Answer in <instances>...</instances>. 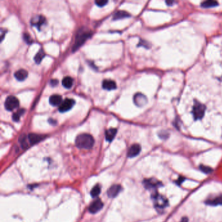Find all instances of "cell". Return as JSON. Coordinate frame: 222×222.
Wrapping results in <instances>:
<instances>
[{
    "label": "cell",
    "mask_w": 222,
    "mask_h": 222,
    "mask_svg": "<svg viewBox=\"0 0 222 222\" xmlns=\"http://www.w3.org/2000/svg\"><path fill=\"white\" fill-rule=\"evenodd\" d=\"M19 142L23 149H26L28 147V143L27 142V137L24 134L21 135L19 138Z\"/></svg>",
    "instance_id": "obj_25"
},
{
    "label": "cell",
    "mask_w": 222,
    "mask_h": 222,
    "mask_svg": "<svg viewBox=\"0 0 222 222\" xmlns=\"http://www.w3.org/2000/svg\"><path fill=\"white\" fill-rule=\"evenodd\" d=\"M75 143L79 149H90L95 143V140L92 136L89 134H81L76 138Z\"/></svg>",
    "instance_id": "obj_1"
},
{
    "label": "cell",
    "mask_w": 222,
    "mask_h": 222,
    "mask_svg": "<svg viewBox=\"0 0 222 222\" xmlns=\"http://www.w3.org/2000/svg\"><path fill=\"white\" fill-rule=\"evenodd\" d=\"M91 36V32L88 30H85V29L82 28L79 30L76 36L75 43L72 46V51H76L80 46L84 44L86 40Z\"/></svg>",
    "instance_id": "obj_2"
},
{
    "label": "cell",
    "mask_w": 222,
    "mask_h": 222,
    "mask_svg": "<svg viewBox=\"0 0 222 222\" xmlns=\"http://www.w3.org/2000/svg\"><path fill=\"white\" fill-rule=\"evenodd\" d=\"M5 108L7 111H13L19 106V101L14 96H9L5 101Z\"/></svg>",
    "instance_id": "obj_5"
},
{
    "label": "cell",
    "mask_w": 222,
    "mask_h": 222,
    "mask_svg": "<svg viewBox=\"0 0 222 222\" xmlns=\"http://www.w3.org/2000/svg\"><path fill=\"white\" fill-rule=\"evenodd\" d=\"M24 39H25L26 42L27 43L30 44V43H32V40H31V39L30 35H29L28 33H26L24 34Z\"/></svg>",
    "instance_id": "obj_28"
},
{
    "label": "cell",
    "mask_w": 222,
    "mask_h": 222,
    "mask_svg": "<svg viewBox=\"0 0 222 222\" xmlns=\"http://www.w3.org/2000/svg\"><path fill=\"white\" fill-rule=\"evenodd\" d=\"M5 33H6V32H5V31H3V30H2V31H1V37H2V40H2V41L3 39V37L5 36Z\"/></svg>",
    "instance_id": "obj_36"
},
{
    "label": "cell",
    "mask_w": 222,
    "mask_h": 222,
    "mask_svg": "<svg viewBox=\"0 0 222 222\" xmlns=\"http://www.w3.org/2000/svg\"><path fill=\"white\" fill-rule=\"evenodd\" d=\"M25 112H26V110L24 108L20 109L17 111L16 113H14L13 115V120L14 122H18L19 120H20V117L22 116L25 113Z\"/></svg>",
    "instance_id": "obj_23"
},
{
    "label": "cell",
    "mask_w": 222,
    "mask_h": 222,
    "mask_svg": "<svg viewBox=\"0 0 222 222\" xmlns=\"http://www.w3.org/2000/svg\"><path fill=\"white\" fill-rule=\"evenodd\" d=\"M159 136L162 139H167L169 137V134L166 131H162L159 134Z\"/></svg>",
    "instance_id": "obj_29"
},
{
    "label": "cell",
    "mask_w": 222,
    "mask_h": 222,
    "mask_svg": "<svg viewBox=\"0 0 222 222\" xmlns=\"http://www.w3.org/2000/svg\"><path fill=\"white\" fill-rule=\"evenodd\" d=\"M141 146L139 144H134L131 146L128 151V156L129 158L136 157L139 154L140 152H141Z\"/></svg>",
    "instance_id": "obj_10"
},
{
    "label": "cell",
    "mask_w": 222,
    "mask_h": 222,
    "mask_svg": "<svg viewBox=\"0 0 222 222\" xmlns=\"http://www.w3.org/2000/svg\"><path fill=\"white\" fill-rule=\"evenodd\" d=\"M134 102L136 106L142 107L147 103V98L142 93H136L134 97Z\"/></svg>",
    "instance_id": "obj_8"
},
{
    "label": "cell",
    "mask_w": 222,
    "mask_h": 222,
    "mask_svg": "<svg viewBox=\"0 0 222 222\" xmlns=\"http://www.w3.org/2000/svg\"><path fill=\"white\" fill-rule=\"evenodd\" d=\"M49 122H50V124H51V125H56V123H57V122H56V120H54V119H49Z\"/></svg>",
    "instance_id": "obj_33"
},
{
    "label": "cell",
    "mask_w": 222,
    "mask_h": 222,
    "mask_svg": "<svg viewBox=\"0 0 222 222\" xmlns=\"http://www.w3.org/2000/svg\"><path fill=\"white\" fill-rule=\"evenodd\" d=\"M184 180H185L184 177H182V176H180V177L178 178V179L176 180V182H175V183H176L177 184H178L179 186H180L181 184H182V183L184 182Z\"/></svg>",
    "instance_id": "obj_31"
},
{
    "label": "cell",
    "mask_w": 222,
    "mask_h": 222,
    "mask_svg": "<svg viewBox=\"0 0 222 222\" xmlns=\"http://www.w3.org/2000/svg\"><path fill=\"white\" fill-rule=\"evenodd\" d=\"M121 186L119 184H115L111 186L107 191V194L109 197H115L121 191Z\"/></svg>",
    "instance_id": "obj_11"
},
{
    "label": "cell",
    "mask_w": 222,
    "mask_h": 222,
    "mask_svg": "<svg viewBox=\"0 0 222 222\" xmlns=\"http://www.w3.org/2000/svg\"><path fill=\"white\" fill-rule=\"evenodd\" d=\"M44 56H45V53H44L43 49H40L38 51V53L35 55V56L34 60H35V61L36 63L39 64L40 62H41V61L43 60Z\"/></svg>",
    "instance_id": "obj_22"
},
{
    "label": "cell",
    "mask_w": 222,
    "mask_h": 222,
    "mask_svg": "<svg viewBox=\"0 0 222 222\" xmlns=\"http://www.w3.org/2000/svg\"><path fill=\"white\" fill-rule=\"evenodd\" d=\"M45 20H46L45 18L43 16L38 15L34 16L31 20V24L37 27L39 30H40V27L42 26L44 24Z\"/></svg>",
    "instance_id": "obj_12"
},
{
    "label": "cell",
    "mask_w": 222,
    "mask_h": 222,
    "mask_svg": "<svg viewBox=\"0 0 222 222\" xmlns=\"http://www.w3.org/2000/svg\"><path fill=\"white\" fill-rule=\"evenodd\" d=\"M63 102V99L61 95H51L49 98L50 104L53 106H60Z\"/></svg>",
    "instance_id": "obj_14"
},
{
    "label": "cell",
    "mask_w": 222,
    "mask_h": 222,
    "mask_svg": "<svg viewBox=\"0 0 222 222\" xmlns=\"http://www.w3.org/2000/svg\"><path fill=\"white\" fill-rule=\"evenodd\" d=\"M103 89L106 90H114L117 88L116 83L112 80H105L102 82Z\"/></svg>",
    "instance_id": "obj_16"
},
{
    "label": "cell",
    "mask_w": 222,
    "mask_h": 222,
    "mask_svg": "<svg viewBox=\"0 0 222 222\" xmlns=\"http://www.w3.org/2000/svg\"><path fill=\"white\" fill-rule=\"evenodd\" d=\"M205 204L210 206H218L222 205V195L216 197L213 199H210L205 201Z\"/></svg>",
    "instance_id": "obj_15"
},
{
    "label": "cell",
    "mask_w": 222,
    "mask_h": 222,
    "mask_svg": "<svg viewBox=\"0 0 222 222\" xmlns=\"http://www.w3.org/2000/svg\"><path fill=\"white\" fill-rule=\"evenodd\" d=\"M138 46H144L145 48H150L149 43H148L147 41H145V40H140V43Z\"/></svg>",
    "instance_id": "obj_30"
},
{
    "label": "cell",
    "mask_w": 222,
    "mask_h": 222,
    "mask_svg": "<svg viewBox=\"0 0 222 222\" xmlns=\"http://www.w3.org/2000/svg\"><path fill=\"white\" fill-rule=\"evenodd\" d=\"M28 76V72L25 69H20L14 73V77L18 81H24Z\"/></svg>",
    "instance_id": "obj_17"
},
{
    "label": "cell",
    "mask_w": 222,
    "mask_h": 222,
    "mask_svg": "<svg viewBox=\"0 0 222 222\" xmlns=\"http://www.w3.org/2000/svg\"><path fill=\"white\" fill-rule=\"evenodd\" d=\"M199 169L200 170L205 174H209L210 173L212 172V169L211 167H210L208 166H204V165H200L199 166Z\"/></svg>",
    "instance_id": "obj_26"
},
{
    "label": "cell",
    "mask_w": 222,
    "mask_h": 222,
    "mask_svg": "<svg viewBox=\"0 0 222 222\" xmlns=\"http://www.w3.org/2000/svg\"><path fill=\"white\" fill-rule=\"evenodd\" d=\"M57 84H58V80H57L54 79V80H51L50 81V85H51L52 87H55V86H56Z\"/></svg>",
    "instance_id": "obj_32"
},
{
    "label": "cell",
    "mask_w": 222,
    "mask_h": 222,
    "mask_svg": "<svg viewBox=\"0 0 222 222\" xmlns=\"http://www.w3.org/2000/svg\"><path fill=\"white\" fill-rule=\"evenodd\" d=\"M143 184L146 188L149 190L156 189L162 185V184L160 182V181L154 179H145L143 182Z\"/></svg>",
    "instance_id": "obj_7"
},
{
    "label": "cell",
    "mask_w": 222,
    "mask_h": 222,
    "mask_svg": "<svg viewBox=\"0 0 222 222\" xmlns=\"http://www.w3.org/2000/svg\"><path fill=\"white\" fill-rule=\"evenodd\" d=\"M205 105H204L197 101H194V106H193L192 109V114L195 121L201 119L204 117V113H205Z\"/></svg>",
    "instance_id": "obj_3"
},
{
    "label": "cell",
    "mask_w": 222,
    "mask_h": 222,
    "mask_svg": "<svg viewBox=\"0 0 222 222\" xmlns=\"http://www.w3.org/2000/svg\"><path fill=\"white\" fill-rule=\"evenodd\" d=\"M101 186H100V185L97 184L92 188V190L91 191V195L92 197H96L101 194Z\"/></svg>",
    "instance_id": "obj_24"
},
{
    "label": "cell",
    "mask_w": 222,
    "mask_h": 222,
    "mask_svg": "<svg viewBox=\"0 0 222 222\" xmlns=\"http://www.w3.org/2000/svg\"><path fill=\"white\" fill-rule=\"evenodd\" d=\"M62 85L67 89L71 88L73 85V79L70 76H66L62 80Z\"/></svg>",
    "instance_id": "obj_21"
},
{
    "label": "cell",
    "mask_w": 222,
    "mask_h": 222,
    "mask_svg": "<svg viewBox=\"0 0 222 222\" xmlns=\"http://www.w3.org/2000/svg\"><path fill=\"white\" fill-rule=\"evenodd\" d=\"M180 222H188V218L187 217H184L181 219Z\"/></svg>",
    "instance_id": "obj_35"
},
{
    "label": "cell",
    "mask_w": 222,
    "mask_h": 222,
    "mask_svg": "<svg viewBox=\"0 0 222 222\" xmlns=\"http://www.w3.org/2000/svg\"><path fill=\"white\" fill-rule=\"evenodd\" d=\"M130 16H131L130 14L128 13V12H126V11H125V10H119V11H117V12H116L114 14L113 19L114 20H117L126 18H129V17H130Z\"/></svg>",
    "instance_id": "obj_18"
},
{
    "label": "cell",
    "mask_w": 222,
    "mask_h": 222,
    "mask_svg": "<svg viewBox=\"0 0 222 222\" xmlns=\"http://www.w3.org/2000/svg\"><path fill=\"white\" fill-rule=\"evenodd\" d=\"M166 3H167L168 6H172L173 4L175 3V2L174 1H166Z\"/></svg>",
    "instance_id": "obj_34"
},
{
    "label": "cell",
    "mask_w": 222,
    "mask_h": 222,
    "mask_svg": "<svg viewBox=\"0 0 222 222\" xmlns=\"http://www.w3.org/2000/svg\"><path fill=\"white\" fill-rule=\"evenodd\" d=\"M219 5L218 2L214 0H208V1H204L201 3V7L204 9L207 8H212L218 6Z\"/></svg>",
    "instance_id": "obj_20"
},
{
    "label": "cell",
    "mask_w": 222,
    "mask_h": 222,
    "mask_svg": "<svg viewBox=\"0 0 222 222\" xmlns=\"http://www.w3.org/2000/svg\"><path fill=\"white\" fill-rule=\"evenodd\" d=\"M221 80L222 81V76H221Z\"/></svg>",
    "instance_id": "obj_37"
},
{
    "label": "cell",
    "mask_w": 222,
    "mask_h": 222,
    "mask_svg": "<svg viewBox=\"0 0 222 222\" xmlns=\"http://www.w3.org/2000/svg\"><path fill=\"white\" fill-rule=\"evenodd\" d=\"M153 199L155 207L158 209H163L169 205L167 199L158 193H155L153 195Z\"/></svg>",
    "instance_id": "obj_4"
},
{
    "label": "cell",
    "mask_w": 222,
    "mask_h": 222,
    "mask_svg": "<svg viewBox=\"0 0 222 222\" xmlns=\"http://www.w3.org/2000/svg\"><path fill=\"white\" fill-rule=\"evenodd\" d=\"M75 104V101L72 98H65L59 106L60 112H66L71 109Z\"/></svg>",
    "instance_id": "obj_6"
},
{
    "label": "cell",
    "mask_w": 222,
    "mask_h": 222,
    "mask_svg": "<svg viewBox=\"0 0 222 222\" xmlns=\"http://www.w3.org/2000/svg\"><path fill=\"white\" fill-rule=\"evenodd\" d=\"M117 132V130L116 128H109V129H108L106 131V133H105V137H106V139L108 142H111L112 141L116 135Z\"/></svg>",
    "instance_id": "obj_19"
},
{
    "label": "cell",
    "mask_w": 222,
    "mask_h": 222,
    "mask_svg": "<svg viewBox=\"0 0 222 222\" xmlns=\"http://www.w3.org/2000/svg\"><path fill=\"white\" fill-rule=\"evenodd\" d=\"M108 1H105V0H98L95 1V3L99 7H103L105 5L108 3Z\"/></svg>",
    "instance_id": "obj_27"
},
{
    "label": "cell",
    "mask_w": 222,
    "mask_h": 222,
    "mask_svg": "<svg viewBox=\"0 0 222 222\" xmlns=\"http://www.w3.org/2000/svg\"><path fill=\"white\" fill-rule=\"evenodd\" d=\"M103 206L104 204L102 201L101 199H97L96 201H93L91 204V205L89 206V211L92 214L97 213L98 211H100V210L103 208Z\"/></svg>",
    "instance_id": "obj_9"
},
{
    "label": "cell",
    "mask_w": 222,
    "mask_h": 222,
    "mask_svg": "<svg viewBox=\"0 0 222 222\" xmlns=\"http://www.w3.org/2000/svg\"><path fill=\"white\" fill-rule=\"evenodd\" d=\"M44 136L40 135V134H34V133H31L30 134L27 136V139L30 142V144L33 145L41 141L43 139H44Z\"/></svg>",
    "instance_id": "obj_13"
}]
</instances>
